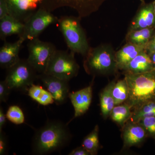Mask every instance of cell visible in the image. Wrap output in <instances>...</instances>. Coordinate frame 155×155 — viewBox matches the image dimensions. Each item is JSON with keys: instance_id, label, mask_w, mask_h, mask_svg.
<instances>
[{"instance_id": "obj_1", "label": "cell", "mask_w": 155, "mask_h": 155, "mask_svg": "<svg viewBox=\"0 0 155 155\" xmlns=\"http://www.w3.org/2000/svg\"><path fill=\"white\" fill-rule=\"evenodd\" d=\"M71 137L67 124L61 121H49L35 134L32 151L40 155L58 151L67 146Z\"/></svg>"}, {"instance_id": "obj_2", "label": "cell", "mask_w": 155, "mask_h": 155, "mask_svg": "<svg viewBox=\"0 0 155 155\" xmlns=\"http://www.w3.org/2000/svg\"><path fill=\"white\" fill-rule=\"evenodd\" d=\"M128 88L125 104L134 110L147 103L155 101V69L143 73H126Z\"/></svg>"}, {"instance_id": "obj_3", "label": "cell", "mask_w": 155, "mask_h": 155, "mask_svg": "<svg viewBox=\"0 0 155 155\" xmlns=\"http://www.w3.org/2000/svg\"><path fill=\"white\" fill-rule=\"evenodd\" d=\"M79 17L65 16L58 20L59 28L67 47L73 53L86 55L89 46L85 33L80 25Z\"/></svg>"}, {"instance_id": "obj_4", "label": "cell", "mask_w": 155, "mask_h": 155, "mask_svg": "<svg viewBox=\"0 0 155 155\" xmlns=\"http://www.w3.org/2000/svg\"><path fill=\"white\" fill-rule=\"evenodd\" d=\"M5 81L11 90L28 91L36 79L38 73L27 59H21L7 69Z\"/></svg>"}, {"instance_id": "obj_5", "label": "cell", "mask_w": 155, "mask_h": 155, "mask_svg": "<svg viewBox=\"0 0 155 155\" xmlns=\"http://www.w3.org/2000/svg\"><path fill=\"white\" fill-rule=\"evenodd\" d=\"M74 56L71 51L56 50L45 73L69 81L77 75L79 69Z\"/></svg>"}, {"instance_id": "obj_6", "label": "cell", "mask_w": 155, "mask_h": 155, "mask_svg": "<svg viewBox=\"0 0 155 155\" xmlns=\"http://www.w3.org/2000/svg\"><path fill=\"white\" fill-rule=\"evenodd\" d=\"M107 0H41L39 8L52 12L60 8H70L80 18L88 17L98 11Z\"/></svg>"}, {"instance_id": "obj_7", "label": "cell", "mask_w": 155, "mask_h": 155, "mask_svg": "<svg viewBox=\"0 0 155 155\" xmlns=\"http://www.w3.org/2000/svg\"><path fill=\"white\" fill-rule=\"evenodd\" d=\"M28 62L38 74L45 73L50 60L57 49L54 45L42 41L38 38L29 41L27 44Z\"/></svg>"}, {"instance_id": "obj_8", "label": "cell", "mask_w": 155, "mask_h": 155, "mask_svg": "<svg viewBox=\"0 0 155 155\" xmlns=\"http://www.w3.org/2000/svg\"><path fill=\"white\" fill-rule=\"evenodd\" d=\"M58 19L52 12L39 8L25 22L23 33L19 37L25 41L37 38L49 26L58 22Z\"/></svg>"}, {"instance_id": "obj_9", "label": "cell", "mask_w": 155, "mask_h": 155, "mask_svg": "<svg viewBox=\"0 0 155 155\" xmlns=\"http://www.w3.org/2000/svg\"><path fill=\"white\" fill-rule=\"evenodd\" d=\"M87 55L84 67L87 72L91 74L104 73L113 69L116 64V60L112 54L103 49L89 50Z\"/></svg>"}, {"instance_id": "obj_10", "label": "cell", "mask_w": 155, "mask_h": 155, "mask_svg": "<svg viewBox=\"0 0 155 155\" xmlns=\"http://www.w3.org/2000/svg\"><path fill=\"white\" fill-rule=\"evenodd\" d=\"M38 79L41 81L58 104H64L69 97V81L46 73L38 74Z\"/></svg>"}, {"instance_id": "obj_11", "label": "cell", "mask_w": 155, "mask_h": 155, "mask_svg": "<svg viewBox=\"0 0 155 155\" xmlns=\"http://www.w3.org/2000/svg\"><path fill=\"white\" fill-rule=\"evenodd\" d=\"M9 14L25 23L38 9L41 0H6Z\"/></svg>"}, {"instance_id": "obj_12", "label": "cell", "mask_w": 155, "mask_h": 155, "mask_svg": "<svg viewBox=\"0 0 155 155\" xmlns=\"http://www.w3.org/2000/svg\"><path fill=\"white\" fill-rule=\"evenodd\" d=\"M69 97L74 107V118L82 116L88 110L92 100L91 85L75 92L69 93Z\"/></svg>"}, {"instance_id": "obj_13", "label": "cell", "mask_w": 155, "mask_h": 155, "mask_svg": "<svg viewBox=\"0 0 155 155\" xmlns=\"http://www.w3.org/2000/svg\"><path fill=\"white\" fill-rule=\"evenodd\" d=\"M24 39L19 37L15 42H5L0 48V66L7 69L14 66L20 60L19 52Z\"/></svg>"}, {"instance_id": "obj_14", "label": "cell", "mask_w": 155, "mask_h": 155, "mask_svg": "<svg viewBox=\"0 0 155 155\" xmlns=\"http://www.w3.org/2000/svg\"><path fill=\"white\" fill-rule=\"evenodd\" d=\"M145 130L137 122H127L123 128L122 137L124 145L130 147L137 146L141 143L146 138Z\"/></svg>"}, {"instance_id": "obj_15", "label": "cell", "mask_w": 155, "mask_h": 155, "mask_svg": "<svg viewBox=\"0 0 155 155\" xmlns=\"http://www.w3.org/2000/svg\"><path fill=\"white\" fill-rule=\"evenodd\" d=\"M25 23L8 15L0 19V38L5 41L8 37L17 35L20 36L24 31Z\"/></svg>"}, {"instance_id": "obj_16", "label": "cell", "mask_w": 155, "mask_h": 155, "mask_svg": "<svg viewBox=\"0 0 155 155\" xmlns=\"http://www.w3.org/2000/svg\"><path fill=\"white\" fill-rule=\"evenodd\" d=\"M124 69L127 73L137 74L149 72L155 68L150 55L143 51L129 62Z\"/></svg>"}, {"instance_id": "obj_17", "label": "cell", "mask_w": 155, "mask_h": 155, "mask_svg": "<svg viewBox=\"0 0 155 155\" xmlns=\"http://www.w3.org/2000/svg\"><path fill=\"white\" fill-rule=\"evenodd\" d=\"M143 47L130 43L119 51L116 54V64L119 67L124 69L129 62L139 54L143 51Z\"/></svg>"}, {"instance_id": "obj_18", "label": "cell", "mask_w": 155, "mask_h": 155, "mask_svg": "<svg viewBox=\"0 0 155 155\" xmlns=\"http://www.w3.org/2000/svg\"><path fill=\"white\" fill-rule=\"evenodd\" d=\"M155 22V14L153 6H147L139 12L132 24L134 30L150 28Z\"/></svg>"}, {"instance_id": "obj_19", "label": "cell", "mask_w": 155, "mask_h": 155, "mask_svg": "<svg viewBox=\"0 0 155 155\" xmlns=\"http://www.w3.org/2000/svg\"><path fill=\"white\" fill-rule=\"evenodd\" d=\"M115 82H112L104 89L100 95V106L103 117L107 118L110 116L115 107L114 100L112 95V89Z\"/></svg>"}, {"instance_id": "obj_20", "label": "cell", "mask_w": 155, "mask_h": 155, "mask_svg": "<svg viewBox=\"0 0 155 155\" xmlns=\"http://www.w3.org/2000/svg\"><path fill=\"white\" fill-rule=\"evenodd\" d=\"M28 95L32 99L43 106L51 104L54 100L51 94L47 90L35 84H31L28 90Z\"/></svg>"}, {"instance_id": "obj_21", "label": "cell", "mask_w": 155, "mask_h": 155, "mask_svg": "<svg viewBox=\"0 0 155 155\" xmlns=\"http://www.w3.org/2000/svg\"><path fill=\"white\" fill-rule=\"evenodd\" d=\"M130 110V106L126 104L115 106L110 116L114 122L119 125H123L127 120L130 119L132 115Z\"/></svg>"}, {"instance_id": "obj_22", "label": "cell", "mask_w": 155, "mask_h": 155, "mask_svg": "<svg viewBox=\"0 0 155 155\" xmlns=\"http://www.w3.org/2000/svg\"><path fill=\"white\" fill-rule=\"evenodd\" d=\"M112 95L115 106L119 105L127 101L128 97V88L125 79L114 84L112 89Z\"/></svg>"}, {"instance_id": "obj_23", "label": "cell", "mask_w": 155, "mask_h": 155, "mask_svg": "<svg viewBox=\"0 0 155 155\" xmlns=\"http://www.w3.org/2000/svg\"><path fill=\"white\" fill-rule=\"evenodd\" d=\"M82 146L89 152L91 155L96 154L97 153L100 147L98 125H96L93 130L84 138Z\"/></svg>"}, {"instance_id": "obj_24", "label": "cell", "mask_w": 155, "mask_h": 155, "mask_svg": "<svg viewBox=\"0 0 155 155\" xmlns=\"http://www.w3.org/2000/svg\"><path fill=\"white\" fill-rule=\"evenodd\" d=\"M152 33V30L149 28L134 30L129 35L131 43L143 47L148 43Z\"/></svg>"}, {"instance_id": "obj_25", "label": "cell", "mask_w": 155, "mask_h": 155, "mask_svg": "<svg viewBox=\"0 0 155 155\" xmlns=\"http://www.w3.org/2000/svg\"><path fill=\"white\" fill-rule=\"evenodd\" d=\"M155 116V101L150 102L136 109L132 113L130 119L137 122L145 117Z\"/></svg>"}, {"instance_id": "obj_26", "label": "cell", "mask_w": 155, "mask_h": 155, "mask_svg": "<svg viewBox=\"0 0 155 155\" xmlns=\"http://www.w3.org/2000/svg\"><path fill=\"white\" fill-rule=\"evenodd\" d=\"M6 117L9 121L17 125L22 124L25 121L23 112L17 106H11L7 111Z\"/></svg>"}, {"instance_id": "obj_27", "label": "cell", "mask_w": 155, "mask_h": 155, "mask_svg": "<svg viewBox=\"0 0 155 155\" xmlns=\"http://www.w3.org/2000/svg\"><path fill=\"white\" fill-rule=\"evenodd\" d=\"M137 122L144 128L147 135L155 138V116L145 117Z\"/></svg>"}, {"instance_id": "obj_28", "label": "cell", "mask_w": 155, "mask_h": 155, "mask_svg": "<svg viewBox=\"0 0 155 155\" xmlns=\"http://www.w3.org/2000/svg\"><path fill=\"white\" fill-rule=\"evenodd\" d=\"M11 90L8 86L5 80L0 82V102H6L8 98Z\"/></svg>"}, {"instance_id": "obj_29", "label": "cell", "mask_w": 155, "mask_h": 155, "mask_svg": "<svg viewBox=\"0 0 155 155\" xmlns=\"http://www.w3.org/2000/svg\"><path fill=\"white\" fill-rule=\"evenodd\" d=\"M8 140L2 131L0 132V155L6 154L8 150Z\"/></svg>"}, {"instance_id": "obj_30", "label": "cell", "mask_w": 155, "mask_h": 155, "mask_svg": "<svg viewBox=\"0 0 155 155\" xmlns=\"http://www.w3.org/2000/svg\"><path fill=\"white\" fill-rule=\"evenodd\" d=\"M9 14V9L6 0H0V19Z\"/></svg>"}, {"instance_id": "obj_31", "label": "cell", "mask_w": 155, "mask_h": 155, "mask_svg": "<svg viewBox=\"0 0 155 155\" xmlns=\"http://www.w3.org/2000/svg\"><path fill=\"white\" fill-rule=\"evenodd\" d=\"M69 155H91V153L83 146L78 147L72 150Z\"/></svg>"}, {"instance_id": "obj_32", "label": "cell", "mask_w": 155, "mask_h": 155, "mask_svg": "<svg viewBox=\"0 0 155 155\" xmlns=\"http://www.w3.org/2000/svg\"><path fill=\"white\" fill-rule=\"evenodd\" d=\"M6 116L4 113L2 108H0V132H2L6 122Z\"/></svg>"}, {"instance_id": "obj_33", "label": "cell", "mask_w": 155, "mask_h": 155, "mask_svg": "<svg viewBox=\"0 0 155 155\" xmlns=\"http://www.w3.org/2000/svg\"><path fill=\"white\" fill-rule=\"evenodd\" d=\"M148 49L151 54L155 53V36L149 45Z\"/></svg>"}, {"instance_id": "obj_34", "label": "cell", "mask_w": 155, "mask_h": 155, "mask_svg": "<svg viewBox=\"0 0 155 155\" xmlns=\"http://www.w3.org/2000/svg\"><path fill=\"white\" fill-rule=\"evenodd\" d=\"M151 59L152 61L153 65L154 67L155 68V53H152L150 55Z\"/></svg>"}, {"instance_id": "obj_35", "label": "cell", "mask_w": 155, "mask_h": 155, "mask_svg": "<svg viewBox=\"0 0 155 155\" xmlns=\"http://www.w3.org/2000/svg\"><path fill=\"white\" fill-rule=\"evenodd\" d=\"M153 9H154V13H155V3H154V5Z\"/></svg>"}]
</instances>
